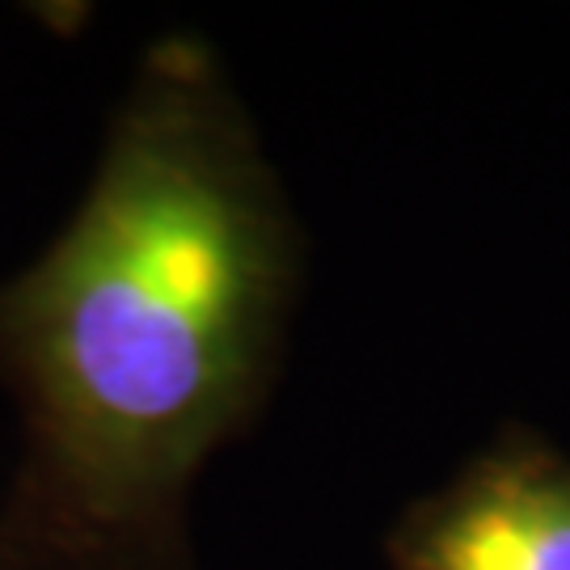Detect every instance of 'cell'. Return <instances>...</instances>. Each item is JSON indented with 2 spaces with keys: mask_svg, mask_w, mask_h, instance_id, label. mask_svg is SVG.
<instances>
[{
  "mask_svg": "<svg viewBox=\"0 0 570 570\" xmlns=\"http://www.w3.org/2000/svg\"><path fill=\"white\" fill-rule=\"evenodd\" d=\"M393 570H570V461L508 431L389 537Z\"/></svg>",
  "mask_w": 570,
  "mask_h": 570,
  "instance_id": "cell-2",
  "label": "cell"
},
{
  "mask_svg": "<svg viewBox=\"0 0 570 570\" xmlns=\"http://www.w3.org/2000/svg\"><path fill=\"white\" fill-rule=\"evenodd\" d=\"M292 284L254 127L204 42H157L81 212L0 287L26 419L0 570H190L186 494L263 402Z\"/></svg>",
  "mask_w": 570,
  "mask_h": 570,
  "instance_id": "cell-1",
  "label": "cell"
}]
</instances>
